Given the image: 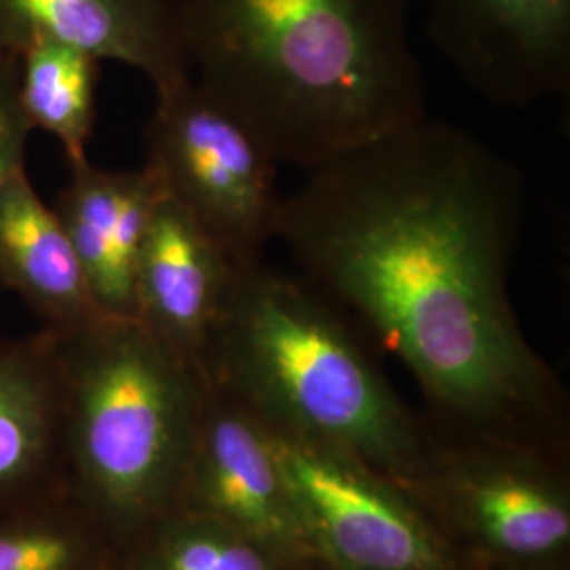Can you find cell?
I'll use <instances>...</instances> for the list:
<instances>
[{
    "instance_id": "7a4b0ae2",
    "label": "cell",
    "mask_w": 570,
    "mask_h": 570,
    "mask_svg": "<svg viewBox=\"0 0 570 570\" xmlns=\"http://www.w3.org/2000/svg\"><path fill=\"white\" fill-rule=\"evenodd\" d=\"M193 81L277 164L315 169L428 117L410 0H178Z\"/></svg>"
},
{
    "instance_id": "2e32d148",
    "label": "cell",
    "mask_w": 570,
    "mask_h": 570,
    "mask_svg": "<svg viewBox=\"0 0 570 570\" xmlns=\"http://www.w3.org/2000/svg\"><path fill=\"white\" fill-rule=\"evenodd\" d=\"M468 511L490 548L513 558L546 556L569 541L567 503L524 475L497 473L473 482Z\"/></svg>"
},
{
    "instance_id": "8fae6325",
    "label": "cell",
    "mask_w": 570,
    "mask_h": 570,
    "mask_svg": "<svg viewBox=\"0 0 570 570\" xmlns=\"http://www.w3.org/2000/svg\"><path fill=\"white\" fill-rule=\"evenodd\" d=\"M164 186L144 165L112 171L70 165L56 214L79 258L91 298L108 317L136 320V268Z\"/></svg>"
},
{
    "instance_id": "5bb4252c",
    "label": "cell",
    "mask_w": 570,
    "mask_h": 570,
    "mask_svg": "<svg viewBox=\"0 0 570 570\" xmlns=\"http://www.w3.org/2000/svg\"><path fill=\"white\" fill-rule=\"evenodd\" d=\"M100 61L77 49L37 42L18 58V102L28 127L60 142L68 165L87 159L96 122Z\"/></svg>"
},
{
    "instance_id": "277c9868",
    "label": "cell",
    "mask_w": 570,
    "mask_h": 570,
    "mask_svg": "<svg viewBox=\"0 0 570 570\" xmlns=\"http://www.w3.org/2000/svg\"><path fill=\"white\" fill-rule=\"evenodd\" d=\"M204 381L233 391L275 428L370 461H397L412 428L332 301L301 275L239 266Z\"/></svg>"
},
{
    "instance_id": "8992f818",
    "label": "cell",
    "mask_w": 570,
    "mask_h": 570,
    "mask_svg": "<svg viewBox=\"0 0 570 570\" xmlns=\"http://www.w3.org/2000/svg\"><path fill=\"white\" fill-rule=\"evenodd\" d=\"M268 425L277 468L313 550L345 570H440L435 537L402 499L343 452Z\"/></svg>"
},
{
    "instance_id": "30bf717a",
    "label": "cell",
    "mask_w": 570,
    "mask_h": 570,
    "mask_svg": "<svg viewBox=\"0 0 570 570\" xmlns=\"http://www.w3.org/2000/svg\"><path fill=\"white\" fill-rule=\"evenodd\" d=\"M37 42L125 63L155 94L193 79L178 0H0V53Z\"/></svg>"
},
{
    "instance_id": "3957f363",
    "label": "cell",
    "mask_w": 570,
    "mask_h": 570,
    "mask_svg": "<svg viewBox=\"0 0 570 570\" xmlns=\"http://www.w3.org/2000/svg\"><path fill=\"white\" fill-rule=\"evenodd\" d=\"M49 334L66 494L125 551L183 510L204 379L138 320Z\"/></svg>"
},
{
    "instance_id": "ac0fdd59",
    "label": "cell",
    "mask_w": 570,
    "mask_h": 570,
    "mask_svg": "<svg viewBox=\"0 0 570 570\" xmlns=\"http://www.w3.org/2000/svg\"><path fill=\"white\" fill-rule=\"evenodd\" d=\"M30 131L18 102V58L0 56V190L26 167Z\"/></svg>"
},
{
    "instance_id": "e0dca14e",
    "label": "cell",
    "mask_w": 570,
    "mask_h": 570,
    "mask_svg": "<svg viewBox=\"0 0 570 570\" xmlns=\"http://www.w3.org/2000/svg\"><path fill=\"white\" fill-rule=\"evenodd\" d=\"M119 570H275L273 553L204 513L180 510L122 551Z\"/></svg>"
},
{
    "instance_id": "4fadbf2b",
    "label": "cell",
    "mask_w": 570,
    "mask_h": 570,
    "mask_svg": "<svg viewBox=\"0 0 570 570\" xmlns=\"http://www.w3.org/2000/svg\"><path fill=\"white\" fill-rule=\"evenodd\" d=\"M0 289H11L45 330L68 332L102 317L53 207L26 167L0 190Z\"/></svg>"
},
{
    "instance_id": "d6986e66",
    "label": "cell",
    "mask_w": 570,
    "mask_h": 570,
    "mask_svg": "<svg viewBox=\"0 0 570 570\" xmlns=\"http://www.w3.org/2000/svg\"><path fill=\"white\" fill-rule=\"evenodd\" d=\"M0 56H4V53H0Z\"/></svg>"
},
{
    "instance_id": "5b68a950",
    "label": "cell",
    "mask_w": 570,
    "mask_h": 570,
    "mask_svg": "<svg viewBox=\"0 0 570 570\" xmlns=\"http://www.w3.org/2000/svg\"><path fill=\"white\" fill-rule=\"evenodd\" d=\"M277 161L244 122L188 79L157 91L146 167L164 193L239 266L277 242L285 195Z\"/></svg>"
},
{
    "instance_id": "52a82bcc",
    "label": "cell",
    "mask_w": 570,
    "mask_h": 570,
    "mask_svg": "<svg viewBox=\"0 0 570 570\" xmlns=\"http://www.w3.org/2000/svg\"><path fill=\"white\" fill-rule=\"evenodd\" d=\"M183 510L223 522L273 556L313 550L277 468L271 425L214 381H204Z\"/></svg>"
},
{
    "instance_id": "7c38bea8",
    "label": "cell",
    "mask_w": 570,
    "mask_h": 570,
    "mask_svg": "<svg viewBox=\"0 0 570 570\" xmlns=\"http://www.w3.org/2000/svg\"><path fill=\"white\" fill-rule=\"evenodd\" d=\"M61 494L60 376L42 327L0 341V520Z\"/></svg>"
},
{
    "instance_id": "9c48e42d",
    "label": "cell",
    "mask_w": 570,
    "mask_h": 570,
    "mask_svg": "<svg viewBox=\"0 0 570 570\" xmlns=\"http://www.w3.org/2000/svg\"><path fill=\"white\" fill-rule=\"evenodd\" d=\"M239 265L164 193L136 268V320L202 379Z\"/></svg>"
},
{
    "instance_id": "9a60e30c",
    "label": "cell",
    "mask_w": 570,
    "mask_h": 570,
    "mask_svg": "<svg viewBox=\"0 0 570 570\" xmlns=\"http://www.w3.org/2000/svg\"><path fill=\"white\" fill-rule=\"evenodd\" d=\"M121 556L68 494L0 520V570H119Z\"/></svg>"
},
{
    "instance_id": "ba28073f",
    "label": "cell",
    "mask_w": 570,
    "mask_h": 570,
    "mask_svg": "<svg viewBox=\"0 0 570 570\" xmlns=\"http://www.w3.org/2000/svg\"><path fill=\"white\" fill-rule=\"evenodd\" d=\"M429 35L494 102L527 106L570 89V0H431Z\"/></svg>"
},
{
    "instance_id": "6da1fadb",
    "label": "cell",
    "mask_w": 570,
    "mask_h": 570,
    "mask_svg": "<svg viewBox=\"0 0 570 570\" xmlns=\"http://www.w3.org/2000/svg\"><path fill=\"white\" fill-rule=\"evenodd\" d=\"M524 205L508 157L425 117L308 169L285 195L277 242L438 406L494 421L550 404V374L508 289Z\"/></svg>"
}]
</instances>
